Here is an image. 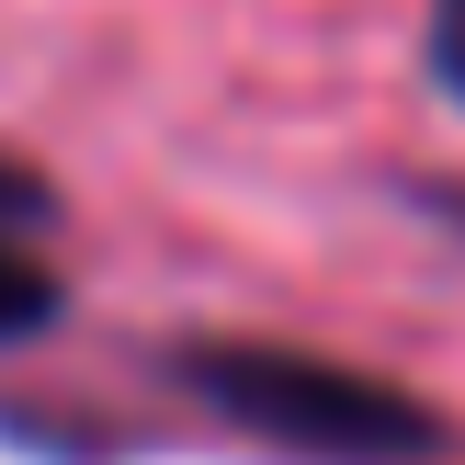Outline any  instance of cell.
I'll use <instances>...</instances> for the list:
<instances>
[{"mask_svg": "<svg viewBox=\"0 0 465 465\" xmlns=\"http://www.w3.org/2000/svg\"><path fill=\"white\" fill-rule=\"evenodd\" d=\"M57 307H68V284L35 262V239H0V341H35V330H57Z\"/></svg>", "mask_w": 465, "mask_h": 465, "instance_id": "2", "label": "cell"}, {"mask_svg": "<svg viewBox=\"0 0 465 465\" xmlns=\"http://www.w3.org/2000/svg\"><path fill=\"white\" fill-rule=\"evenodd\" d=\"M431 80L465 103V0H431Z\"/></svg>", "mask_w": 465, "mask_h": 465, "instance_id": "4", "label": "cell"}, {"mask_svg": "<svg viewBox=\"0 0 465 465\" xmlns=\"http://www.w3.org/2000/svg\"><path fill=\"white\" fill-rule=\"evenodd\" d=\"M171 386L295 465H431V454H454V420L431 398H409L398 375H363L341 352H295V341H171Z\"/></svg>", "mask_w": 465, "mask_h": 465, "instance_id": "1", "label": "cell"}, {"mask_svg": "<svg viewBox=\"0 0 465 465\" xmlns=\"http://www.w3.org/2000/svg\"><path fill=\"white\" fill-rule=\"evenodd\" d=\"M45 216H57V182L35 159H0V239H35Z\"/></svg>", "mask_w": 465, "mask_h": 465, "instance_id": "3", "label": "cell"}]
</instances>
